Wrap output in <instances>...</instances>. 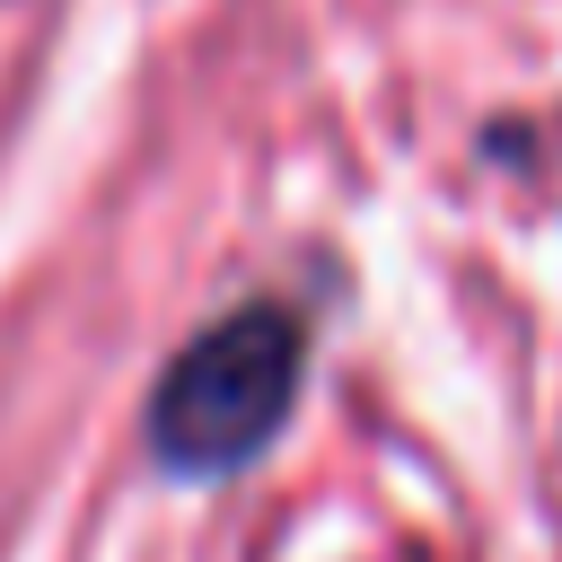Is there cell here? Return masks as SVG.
Returning a JSON list of instances; mask_svg holds the SVG:
<instances>
[{
  "mask_svg": "<svg viewBox=\"0 0 562 562\" xmlns=\"http://www.w3.org/2000/svg\"><path fill=\"white\" fill-rule=\"evenodd\" d=\"M299 378H307V325H299V307L237 299L193 342H176V360L158 369V386L140 404L149 465L176 474V483L246 474L281 439V422L299 413Z\"/></svg>",
  "mask_w": 562,
  "mask_h": 562,
  "instance_id": "1",
  "label": "cell"
}]
</instances>
